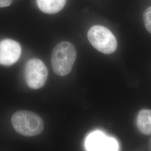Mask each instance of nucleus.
Masks as SVG:
<instances>
[{"label":"nucleus","instance_id":"f257e3e1","mask_svg":"<svg viewBox=\"0 0 151 151\" xmlns=\"http://www.w3.org/2000/svg\"><path fill=\"white\" fill-rule=\"evenodd\" d=\"M76 59L75 46L68 42H62L54 47L51 56L52 68L55 74L65 76L70 73Z\"/></svg>","mask_w":151,"mask_h":151},{"label":"nucleus","instance_id":"f03ea898","mask_svg":"<svg viewBox=\"0 0 151 151\" xmlns=\"http://www.w3.org/2000/svg\"><path fill=\"white\" fill-rule=\"evenodd\" d=\"M11 122L16 132L25 137L39 135L44 127L43 120L39 115L27 110L16 111L12 116Z\"/></svg>","mask_w":151,"mask_h":151},{"label":"nucleus","instance_id":"7ed1b4c3","mask_svg":"<svg viewBox=\"0 0 151 151\" xmlns=\"http://www.w3.org/2000/svg\"><path fill=\"white\" fill-rule=\"evenodd\" d=\"M87 38L92 45L104 54H112L117 49L115 37L109 29L103 26L94 25L91 27Z\"/></svg>","mask_w":151,"mask_h":151},{"label":"nucleus","instance_id":"20e7f679","mask_svg":"<svg viewBox=\"0 0 151 151\" xmlns=\"http://www.w3.org/2000/svg\"><path fill=\"white\" fill-rule=\"evenodd\" d=\"M48 72L43 62L39 59L29 60L25 67V78L27 86L30 88L37 90L45 85Z\"/></svg>","mask_w":151,"mask_h":151},{"label":"nucleus","instance_id":"39448f33","mask_svg":"<svg viewBox=\"0 0 151 151\" xmlns=\"http://www.w3.org/2000/svg\"><path fill=\"white\" fill-rule=\"evenodd\" d=\"M21 53L22 48L18 42L9 39L0 41V65H13L19 59Z\"/></svg>","mask_w":151,"mask_h":151},{"label":"nucleus","instance_id":"423d86ee","mask_svg":"<svg viewBox=\"0 0 151 151\" xmlns=\"http://www.w3.org/2000/svg\"><path fill=\"white\" fill-rule=\"evenodd\" d=\"M39 9L44 13L54 14L63 9L66 0H37Z\"/></svg>","mask_w":151,"mask_h":151},{"label":"nucleus","instance_id":"0eeeda50","mask_svg":"<svg viewBox=\"0 0 151 151\" xmlns=\"http://www.w3.org/2000/svg\"><path fill=\"white\" fill-rule=\"evenodd\" d=\"M106 136L100 130H96L87 136L85 148L87 151H99Z\"/></svg>","mask_w":151,"mask_h":151},{"label":"nucleus","instance_id":"6e6552de","mask_svg":"<svg viewBox=\"0 0 151 151\" xmlns=\"http://www.w3.org/2000/svg\"><path fill=\"white\" fill-rule=\"evenodd\" d=\"M137 126L138 130L145 135H151V110H142L137 119Z\"/></svg>","mask_w":151,"mask_h":151},{"label":"nucleus","instance_id":"1a4fd4ad","mask_svg":"<svg viewBox=\"0 0 151 151\" xmlns=\"http://www.w3.org/2000/svg\"><path fill=\"white\" fill-rule=\"evenodd\" d=\"M118 141L113 137H106L99 151H118Z\"/></svg>","mask_w":151,"mask_h":151},{"label":"nucleus","instance_id":"9d476101","mask_svg":"<svg viewBox=\"0 0 151 151\" xmlns=\"http://www.w3.org/2000/svg\"><path fill=\"white\" fill-rule=\"evenodd\" d=\"M143 20L146 29L151 34V6L147 8L144 12Z\"/></svg>","mask_w":151,"mask_h":151},{"label":"nucleus","instance_id":"9b49d317","mask_svg":"<svg viewBox=\"0 0 151 151\" xmlns=\"http://www.w3.org/2000/svg\"><path fill=\"white\" fill-rule=\"evenodd\" d=\"M13 0H0V8L6 7L11 5Z\"/></svg>","mask_w":151,"mask_h":151}]
</instances>
